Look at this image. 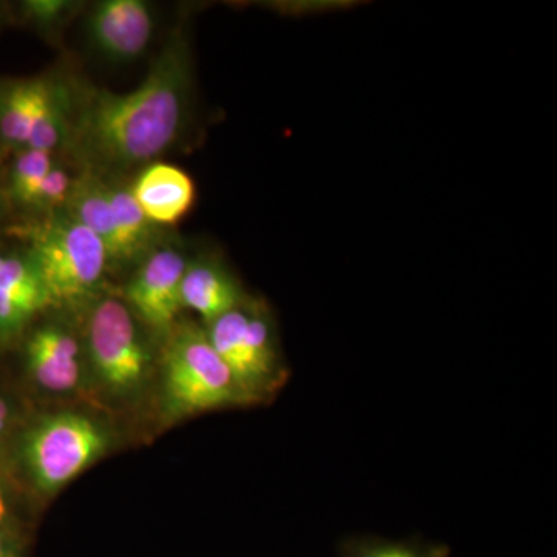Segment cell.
Here are the masks:
<instances>
[{
  "label": "cell",
  "mask_w": 557,
  "mask_h": 557,
  "mask_svg": "<svg viewBox=\"0 0 557 557\" xmlns=\"http://www.w3.org/2000/svg\"><path fill=\"white\" fill-rule=\"evenodd\" d=\"M22 10L28 21L35 22L39 27L50 28L65 20L72 10V3L64 0H30L24 3Z\"/></svg>",
  "instance_id": "d6986e66"
},
{
  "label": "cell",
  "mask_w": 557,
  "mask_h": 557,
  "mask_svg": "<svg viewBox=\"0 0 557 557\" xmlns=\"http://www.w3.org/2000/svg\"><path fill=\"white\" fill-rule=\"evenodd\" d=\"M87 347L97 379L113 397H132L145 386L149 348L126 304L112 298L97 302L87 321Z\"/></svg>",
  "instance_id": "8992f818"
},
{
  "label": "cell",
  "mask_w": 557,
  "mask_h": 557,
  "mask_svg": "<svg viewBox=\"0 0 557 557\" xmlns=\"http://www.w3.org/2000/svg\"><path fill=\"white\" fill-rule=\"evenodd\" d=\"M185 258L177 249L160 248L143 260L126 287V302L135 318L160 336H170L182 307Z\"/></svg>",
  "instance_id": "52a82bcc"
},
{
  "label": "cell",
  "mask_w": 557,
  "mask_h": 557,
  "mask_svg": "<svg viewBox=\"0 0 557 557\" xmlns=\"http://www.w3.org/2000/svg\"><path fill=\"white\" fill-rule=\"evenodd\" d=\"M27 242V258L38 271L49 304L72 302L89 296L109 265L100 237L64 212L14 228Z\"/></svg>",
  "instance_id": "7a4b0ae2"
},
{
  "label": "cell",
  "mask_w": 557,
  "mask_h": 557,
  "mask_svg": "<svg viewBox=\"0 0 557 557\" xmlns=\"http://www.w3.org/2000/svg\"><path fill=\"white\" fill-rule=\"evenodd\" d=\"M94 49L112 62L137 60L148 49L153 16L143 0H104L87 21Z\"/></svg>",
  "instance_id": "ba28073f"
},
{
  "label": "cell",
  "mask_w": 557,
  "mask_h": 557,
  "mask_svg": "<svg viewBox=\"0 0 557 557\" xmlns=\"http://www.w3.org/2000/svg\"><path fill=\"white\" fill-rule=\"evenodd\" d=\"M0 557H25V539L13 520L0 525Z\"/></svg>",
  "instance_id": "ffe728a7"
},
{
  "label": "cell",
  "mask_w": 557,
  "mask_h": 557,
  "mask_svg": "<svg viewBox=\"0 0 557 557\" xmlns=\"http://www.w3.org/2000/svg\"><path fill=\"white\" fill-rule=\"evenodd\" d=\"M65 214L100 237L108 249L109 263L115 251V228L110 205L108 182L97 172L84 171L73 180Z\"/></svg>",
  "instance_id": "4fadbf2b"
},
{
  "label": "cell",
  "mask_w": 557,
  "mask_h": 557,
  "mask_svg": "<svg viewBox=\"0 0 557 557\" xmlns=\"http://www.w3.org/2000/svg\"><path fill=\"white\" fill-rule=\"evenodd\" d=\"M79 358L78 339L60 325H40L24 343L28 376L49 392H69L78 386Z\"/></svg>",
  "instance_id": "9c48e42d"
},
{
  "label": "cell",
  "mask_w": 557,
  "mask_h": 557,
  "mask_svg": "<svg viewBox=\"0 0 557 557\" xmlns=\"http://www.w3.org/2000/svg\"><path fill=\"white\" fill-rule=\"evenodd\" d=\"M189 47L174 35L129 94L87 91L73 101L67 139L87 171L120 174L148 166L185 126L193 84Z\"/></svg>",
  "instance_id": "6da1fadb"
},
{
  "label": "cell",
  "mask_w": 557,
  "mask_h": 557,
  "mask_svg": "<svg viewBox=\"0 0 557 557\" xmlns=\"http://www.w3.org/2000/svg\"><path fill=\"white\" fill-rule=\"evenodd\" d=\"M11 426H13V409L9 399L0 392V467L9 453Z\"/></svg>",
  "instance_id": "44dd1931"
},
{
  "label": "cell",
  "mask_w": 557,
  "mask_h": 557,
  "mask_svg": "<svg viewBox=\"0 0 557 557\" xmlns=\"http://www.w3.org/2000/svg\"><path fill=\"white\" fill-rule=\"evenodd\" d=\"M180 296L182 307L196 311L207 324L247 300L236 277L215 260L208 259L186 265Z\"/></svg>",
  "instance_id": "8fae6325"
},
{
  "label": "cell",
  "mask_w": 557,
  "mask_h": 557,
  "mask_svg": "<svg viewBox=\"0 0 557 557\" xmlns=\"http://www.w3.org/2000/svg\"><path fill=\"white\" fill-rule=\"evenodd\" d=\"M3 260H5V256H3L2 252H0V269H2Z\"/></svg>",
  "instance_id": "cb8c5ba5"
},
{
  "label": "cell",
  "mask_w": 557,
  "mask_h": 557,
  "mask_svg": "<svg viewBox=\"0 0 557 557\" xmlns=\"http://www.w3.org/2000/svg\"><path fill=\"white\" fill-rule=\"evenodd\" d=\"M132 196L150 222L175 225L193 208L196 186L185 171L168 163H150L139 172Z\"/></svg>",
  "instance_id": "30bf717a"
},
{
  "label": "cell",
  "mask_w": 557,
  "mask_h": 557,
  "mask_svg": "<svg viewBox=\"0 0 557 557\" xmlns=\"http://www.w3.org/2000/svg\"><path fill=\"white\" fill-rule=\"evenodd\" d=\"M344 557H446V552L413 542L357 541L348 545Z\"/></svg>",
  "instance_id": "e0dca14e"
},
{
  "label": "cell",
  "mask_w": 557,
  "mask_h": 557,
  "mask_svg": "<svg viewBox=\"0 0 557 557\" xmlns=\"http://www.w3.org/2000/svg\"><path fill=\"white\" fill-rule=\"evenodd\" d=\"M161 380L164 408L174 418L248 405L205 329L193 322L168 336Z\"/></svg>",
  "instance_id": "277c9868"
},
{
  "label": "cell",
  "mask_w": 557,
  "mask_h": 557,
  "mask_svg": "<svg viewBox=\"0 0 557 557\" xmlns=\"http://www.w3.org/2000/svg\"><path fill=\"white\" fill-rule=\"evenodd\" d=\"M72 95L60 83L50 79L33 120L27 148L50 152L65 143L69 134Z\"/></svg>",
  "instance_id": "9a60e30c"
},
{
  "label": "cell",
  "mask_w": 557,
  "mask_h": 557,
  "mask_svg": "<svg viewBox=\"0 0 557 557\" xmlns=\"http://www.w3.org/2000/svg\"><path fill=\"white\" fill-rule=\"evenodd\" d=\"M73 178L70 177L67 170L53 163L46 178L40 183L32 209L50 215L54 212H61L67 203L70 189H72Z\"/></svg>",
  "instance_id": "ac0fdd59"
},
{
  "label": "cell",
  "mask_w": 557,
  "mask_h": 557,
  "mask_svg": "<svg viewBox=\"0 0 557 557\" xmlns=\"http://www.w3.org/2000/svg\"><path fill=\"white\" fill-rule=\"evenodd\" d=\"M205 332L248 405L269 398L284 383L273 322L259 304L245 300L208 322Z\"/></svg>",
  "instance_id": "5b68a950"
},
{
  "label": "cell",
  "mask_w": 557,
  "mask_h": 557,
  "mask_svg": "<svg viewBox=\"0 0 557 557\" xmlns=\"http://www.w3.org/2000/svg\"><path fill=\"white\" fill-rule=\"evenodd\" d=\"M109 445V432L98 421L61 412L33 421L10 443L7 458L16 460L39 493L50 494L78 478Z\"/></svg>",
  "instance_id": "3957f363"
},
{
  "label": "cell",
  "mask_w": 557,
  "mask_h": 557,
  "mask_svg": "<svg viewBox=\"0 0 557 557\" xmlns=\"http://www.w3.org/2000/svg\"><path fill=\"white\" fill-rule=\"evenodd\" d=\"M109 199L112 205L113 228H115V251L110 263H132L145 260L156 251L159 226L150 222L132 196L129 186L108 182Z\"/></svg>",
  "instance_id": "7c38bea8"
},
{
  "label": "cell",
  "mask_w": 557,
  "mask_h": 557,
  "mask_svg": "<svg viewBox=\"0 0 557 557\" xmlns=\"http://www.w3.org/2000/svg\"><path fill=\"white\" fill-rule=\"evenodd\" d=\"M10 520L9 502H7L5 491H3L2 483H0V525L10 522Z\"/></svg>",
  "instance_id": "7402d4cb"
},
{
  "label": "cell",
  "mask_w": 557,
  "mask_h": 557,
  "mask_svg": "<svg viewBox=\"0 0 557 557\" xmlns=\"http://www.w3.org/2000/svg\"><path fill=\"white\" fill-rule=\"evenodd\" d=\"M53 166L50 152L22 149L10 170L5 197L16 207L32 209L40 183Z\"/></svg>",
  "instance_id": "2e32d148"
},
{
  "label": "cell",
  "mask_w": 557,
  "mask_h": 557,
  "mask_svg": "<svg viewBox=\"0 0 557 557\" xmlns=\"http://www.w3.org/2000/svg\"><path fill=\"white\" fill-rule=\"evenodd\" d=\"M50 79L5 81L0 84V141L11 149L27 148L33 120Z\"/></svg>",
  "instance_id": "5bb4252c"
},
{
  "label": "cell",
  "mask_w": 557,
  "mask_h": 557,
  "mask_svg": "<svg viewBox=\"0 0 557 557\" xmlns=\"http://www.w3.org/2000/svg\"><path fill=\"white\" fill-rule=\"evenodd\" d=\"M3 201H5V194H3L2 189H0V220H2Z\"/></svg>",
  "instance_id": "603a6c76"
}]
</instances>
